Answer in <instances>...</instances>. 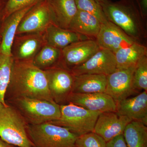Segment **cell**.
Wrapping results in <instances>:
<instances>
[{
  "label": "cell",
  "instance_id": "cell-1",
  "mask_svg": "<svg viewBox=\"0 0 147 147\" xmlns=\"http://www.w3.org/2000/svg\"><path fill=\"white\" fill-rule=\"evenodd\" d=\"M28 98L56 102L48 88L45 70L35 65L32 61H14L5 100Z\"/></svg>",
  "mask_w": 147,
  "mask_h": 147
},
{
  "label": "cell",
  "instance_id": "cell-2",
  "mask_svg": "<svg viewBox=\"0 0 147 147\" xmlns=\"http://www.w3.org/2000/svg\"><path fill=\"white\" fill-rule=\"evenodd\" d=\"M100 5L108 21L135 42L147 45V21L142 17L134 0H107Z\"/></svg>",
  "mask_w": 147,
  "mask_h": 147
},
{
  "label": "cell",
  "instance_id": "cell-3",
  "mask_svg": "<svg viewBox=\"0 0 147 147\" xmlns=\"http://www.w3.org/2000/svg\"><path fill=\"white\" fill-rule=\"evenodd\" d=\"M28 124L12 105L0 103V138L11 146L34 147L27 133Z\"/></svg>",
  "mask_w": 147,
  "mask_h": 147
},
{
  "label": "cell",
  "instance_id": "cell-4",
  "mask_svg": "<svg viewBox=\"0 0 147 147\" xmlns=\"http://www.w3.org/2000/svg\"><path fill=\"white\" fill-rule=\"evenodd\" d=\"M23 116L29 125L40 124L57 120L60 118V106L47 100L20 98L6 101Z\"/></svg>",
  "mask_w": 147,
  "mask_h": 147
},
{
  "label": "cell",
  "instance_id": "cell-5",
  "mask_svg": "<svg viewBox=\"0 0 147 147\" xmlns=\"http://www.w3.org/2000/svg\"><path fill=\"white\" fill-rule=\"evenodd\" d=\"M27 133L34 147H75L79 137L67 128L49 122L28 125Z\"/></svg>",
  "mask_w": 147,
  "mask_h": 147
},
{
  "label": "cell",
  "instance_id": "cell-6",
  "mask_svg": "<svg viewBox=\"0 0 147 147\" xmlns=\"http://www.w3.org/2000/svg\"><path fill=\"white\" fill-rule=\"evenodd\" d=\"M60 106V118L49 123L67 128L78 136L93 131L101 113L90 111L71 103Z\"/></svg>",
  "mask_w": 147,
  "mask_h": 147
},
{
  "label": "cell",
  "instance_id": "cell-7",
  "mask_svg": "<svg viewBox=\"0 0 147 147\" xmlns=\"http://www.w3.org/2000/svg\"><path fill=\"white\" fill-rule=\"evenodd\" d=\"M52 24H54V18L49 1L48 0H42L33 7L22 18L16 35L43 33Z\"/></svg>",
  "mask_w": 147,
  "mask_h": 147
},
{
  "label": "cell",
  "instance_id": "cell-8",
  "mask_svg": "<svg viewBox=\"0 0 147 147\" xmlns=\"http://www.w3.org/2000/svg\"><path fill=\"white\" fill-rule=\"evenodd\" d=\"M100 48L94 39L74 42L61 50V57L58 66L70 71L86 61Z\"/></svg>",
  "mask_w": 147,
  "mask_h": 147
},
{
  "label": "cell",
  "instance_id": "cell-9",
  "mask_svg": "<svg viewBox=\"0 0 147 147\" xmlns=\"http://www.w3.org/2000/svg\"><path fill=\"white\" fill-rule=\"evenodd\" d=\"M44 70L53 100L58 104L66 101L73 86L74 76L71 71L59 66Z\"/></svg>",
  "mask_w": 147,
  "mask_h": 147
},
{
  "label": "cell",
  "instance_id": "cell-10",
  "mask_svg": "<svg viewBox=\"0 0 147 147\" xmlns=\"http://www.w3.org/2000/svg\"><path fill=\"white\" fill-rule=\"evenodd\" d=\"M135 66L127 68L117 69L113 73L106 76L105 93L111 96L116 103L136 93L132 86Z\"/></svg>",
  "mask_w": 147,
  "mask_h": 147
},
{
  "label": "cell",
  "instance_id": "cell-11",
  "mask_svg": "<svg viewBox=\"0 0 147 147\" xmlns=\"http://www.w3.org/2000/svg\"><path fill=\"white\" fill-rule=\"evenodd\" d=\"M117 69L114 53L100 48L86 61L74 67L70 71L74 75L97 74L107 76Z\"/></svg>",
  "mask_w": 147,
  "mask_h": 147
},
{
  "label": "cell",
  "instance_id": "cell-12",
  "mask_svg": "<svg viewBox=\"0 0 147 147\" xmlns=\"http://www.w3.org/2000/svg\"><path fill=\"white\" fill-rule=\"evenodd\" d=\"M66 102L90 111L102 113L116 112L117 105L113 98L105 92L77 93L71 92Z\"/></svg>",
  "mask_w": 147,
  "mask_h": 147
},
{
  "label": "cell",
  "instance_id": "cell-13",
  "mask_svg": "<svg viewBox=\"0 0 147 147\" xmlns=\"http://www.w3.org/2000/svg\"><path fill=\"white\" fill-rule=\"evenodd\" d=\"M45 44L42 33L16 35L11 47V55L14 61H32Z\"/></svg>",
  "mask_w": 147,
  "mask_h": 147
},
{
  "label": "cell",
  "instance_id": "cell-14",
  "mask_svg": "<svg viewBox=\"0 0 147 147\" xmlns=\"http://www.w3.org/2000/svg\"><path fill=\"white\" fill-rule=\"evenodd\" d=\"M95 40L99 47L115 53L136 42L110 21L101 24Z\"/></svg>",
  "mask_w": 147,
  "mask_h": 147
},
{
  "label": "cell",
  "instance_id": "cell-15",
  "mask_svg": "<svg viewBox=\"0 0 147 147\" xmlns=\"http://www.w3.org/2000/svg\"><path fill=\"white\" fill-rule=\"evenodd\" d=\"M125 116L116 112H105L98 116L93 132L108 142L119 135L123 134L127 125L131 121Z\"/></svg>",
  "mask_w": 147,
  "mask_h": 147
},
{
  "label": "cell",
  "instance_id": "cell-16",
  "mask_svg": "<svg viewBox=\"0 0 147 147\" xmlns=\"http://www.w3.org/2000/svg\"><path fill=\"white\" fill-rule=\"evenodd\" d=\"M116 105V113L118 115L147 125V91L121 100Z\"/></svg>",
  "mask_w": 147,
  "mask_h": 147
},
{
  "label": "cell",
  "instance_id": "cell-17",
  "mask_svg": "<svg viewBox=\"0 0 147 147\" xmlns=\"http://www.w3.org/2000/svg\"><path fill=\"white\" fill-rule=\"evenodd\" d=\"M35 5L29 6L16 11L3 21L0 28V53L11 56V47L20 22L25 15Z\"/></svg>",
  "mask_w": 147,
  "mask_h": 147
},
{
  "label": "cell",
  "instance_id": "cell-18",
  "mask_svg": "<svg viewBox=\"0 0 147 147\" xmlns=\"http://www.w3.org/2000/svg\"><path fill=\"white\" fill-rule=\"evenodd\" d=\"M42 34L46 44L61 50L74 42L89 39L71 30L62 28L54 24H50Z\"/></svg>",
  "mask_w": 147,
  "mask_h": 147
},
{
  "label": "cell",
  "instance_id": "cell-19",
  "mask_svg": "<svg viewBox=\"0 0 147 147\" xmlns=\"http://www.w3.org/2000/svg\"><path fill=\"white\" fill-rule=\"evenodd\" d=\"M101 23L91 13L78 10L71 21L69 29L91 39H96Z\"/></svg>",
  "mask_w": 147,
  "mask_h": 147
},
{
  "label": "cell",
  "instance_id": "cell-20",
  "mask_svg": "<svg viewBox=\"0 0 147 147\" xmlns=\"http://www.w3.org/2000/svg\"><path fill=\"white\" fill-rule=\"evenodd\" d=\"M53 13L54 24L69 29L78 9L74 0H48Z\"/></svg>",
  "mask_w": 147,
  "mask_h": 147
},
{
  "label": "cell",
  "instance_id": "cell-21",
  "mask_svg": "<svg viewBox=\"0 0 147 147\" xmlns=\"http://www.w3.org/2000/svg\"><path fill=\"white\" fill-rule=\"evenodd\" d=\"M74 76L72 92L84 94L105 92L107 82L105 75L82 74Z\"/></svg>",
  "mask_w": 147,
  "mask_h": 147
},
{
  "label": "cell",
  "instance_id": "cell-22",
  "mask_svg": "<svg viewBox=\"0 0 147 147\" xmlns=\"http://www.w3.org/2000/svg\"><path fill=\"white\" fill-rule=\"evenodd\" d=\"M117 68H127L135 66L143 57L147 55V45L134 42L114 53Z\"/></svg>",
  "mask_w": 147,
  "mask_h": 147
},
{
  "label": "cell",
  "instance_id": "cell-23",
  "mask_svg": "<svg viewBox=\"0 0 147 147\" xmlns=\"http://www.w3.org/2000/svg\"><path fill=\"white\" fill-rule=\"evenodd\" d=\"M146 126L137 121L127 124L123 134L127 147H147Z\"/></svg>",
  "mask_w": 147,
  "mask_h": 147
},
{
  "label": "cell",
  "instance_id": "cell-24",
  "mask_svg": "<svg viewBox=\"0 0 147 147\" xmlns=\"http://www.w3.org/2000/svg\"><path fill=\"white\" fill-rule=\"evenodd\" d=\"M61 50L45 43L34 58L33 63L44 70L58 66L61 57Z\"/></svg>",
  "mask_w": 147,
  "mask_h": 147
},
{
  "label": "cell",
  "instance_id": "cell-25",
  "mask_svg": "<svg viewBox=\"0 0 147 147\" xmlns=\"http://www.w3.org/2000/svg\"><path fill=\"white\" fill-rule=\"evenodd\" d=\"M14 62L13 57L0 53V103L6 105V92L10 81L12 65Z\"/></svg>",
  "mask_w": 147,
  "mask_h": 147
},
{
  "label": "cell",
  "instance_id": "cell-26",
  "mask_svg": "<svg viewBox=\"0 0 147 147\" xmlns=\"http://www.w3.org/2000/svg\"><path fill=\"white\" fill-rule=\"evenodd\" d=\"M132 86L136 92L142 90L147 91V55L143 57L135 66Z\"/></svg>",
  "mask_w": 147,
  "mask_h": 147
},
{
  "label": "cell",
  "instance_id": "cell-27",
  "mask_svg": "<svg viewBox=\"0 0 147 147\" xmlns=\"http://www.w3.org/2000/svg\"><path fill=\"white\" fill-rule=\"evenodd\" d=\"M78 10L91 13L99 20L101 24L108 21L100 4L96 0H74Z\"/></svg>",
  "mask_w": 147,
  "mask_h": 147
},
{
  "label": "cell",
  "instance_id": "cell-28",
  "mask_svg": "<svg viewBox=\"0 0 147 147\" xmlns=\"http://www.w3.org/2000/svg\"><path fill=\"white\" fill-rule=\"evenodd\" d=\"M75 147H107V142L99 135L92 132L81 135L76 139Z\"/></svg>",
  "mask_w": 147,
  "mask_h": 147
},
{
  "label": "cell",
  "instance_id": "cell-29",
  "mask_svg": "<svg viewBox=\"0 0 147 147\" xmlns=\"http://www.w3.org/2000/svg\"><path fill=\"white\" fill-rule=\"evenodd\" d=\"M42 0H7L2 15V22L11 14L32 5L38 3Z\"/></svg>",
  "mask_w": 147,
  "mask_h": 147
},
{
  "label": "cell",
  "instance_id": "cell-30",
  "mask_svg": "<svg viewBox=\"0 0 147 147\" xmlns=\"http://www.w3.org/2000/svg\"><path fill=\"white\" fill-rule=\"evenodd\" d=\"M107 147H127L123 134L119 135L107 142Z\"/></svg>",
  "mask_w": 147,
  "mask_h": 147
},
{
  "label": "cell",
  "instance_id": "cell-31",
  "mask_svg": "<svg viewBox=\"0 0 147 147\" xmlns=\"http://www.w3.org/2000/svg\"><path fill=\"white\" fill-rule=\"evenodd\" d=\"M144 19L147 21V0H134Z\"/></svg>",
  "mask_w": 147,
  "mask_h": 147
},
{
  "label": "cell",
  "instance_id": "cell-32",
  "mask_svg": "<svg viewBox=\"0 0 147 147\" xmlns=\"http://www.w3.org/2000/svg\"><path fill=\"white\" fill-rule=\"evenodd\" d=\"M7 1V0H0V28L2 23V15L3 9Z\"/></svg>",
  "mask_w": 147,
  "mask_h": 147
},
{
  "label": "cell",
  "instance_id": "cell-33",
  "mask_svg": "<svg viewBox=\"0 0 147 147\" xmlns=\"http://www.w3.org/2000/svg\"><path fill=\"white\" fill-rule=\"evenodd\" d=\"M13 146L6 143L0 138V147H13Z\"/></svg>",
  "mask_w": 147,
  "mask_h": 147
},
{
  "label": "cell",
  "instance_id": "cell-34",
  "mask_svg": "<svg viewBox=\"0 0 147 147\" xmlns=\"http://www.w3.org/2000/svg\"><path fill=\"white\" fill-rule=\"evenodd\" d=\"M96 1L98 2L99 3H103L107 1V0H96Z\"/></svg>",
  "mask_w": 147,
  "mask_h": 147
},
{
  "label": "cell",
  "instance_id": "cell-35",
  "mask_svg": "<svg viewBox=\"0 0 147 147\" xmlns=\"http://www.w3.org/2000/svg\"><path fill=\"white\" fill-rule=\"evenodd\" d=\"M1 36H0V44H1Z\"/></svg>",
  "mask_w": 147,
  "mask_h": 147
}]
</instances>
